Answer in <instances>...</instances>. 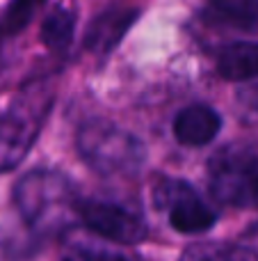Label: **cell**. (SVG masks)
Wrapping results in <instances>:
<instances>
[{
  "instance_id": "7c38bea8",
  "label": "cell",
  "mask_w": 258,
  "mask_h": 261,
  "mask_svg": "<svg viewBox=\"0 0 258 261\" xmlns=\"http://www.w3.org/2000/svg\"><path fill=\"white\" fill-rule=\"evenodd\" d=\"M76 30V14L69 7H57L41 23V41L50 50H64L73 39Z\"/></svg>"
},
{
  "instance_id": "52a82bcc",
  "label": "cell",
  "mask_w": 258,
  "mask_h": 261,
  "mask_svg": "<svg viewBox=\"0 0 258 261\" xmlns=\"http://www.w3.org/2000/svg\"><path fill=\"white\" fill-rule=\"evenodd\" d=\"M222 128V117L208 106H190L174 119V135L185 147H204L213 142Z\"/></svg>"
},
{
  "instance_id": "277c9868",
  "label": "cell",
  "mask_w": 258,
  "mask_h": 261,
  "mask_svg": "<svg viewBox=\"0 0 258 261\" xmlns=\"http://www.w3.org/2000/svg\"><path fill=\"white\" fill-rule=\"evenodd\" d=\"M210 193L229 206H258V151L247 147H227L210 158Z\"/></svg>"
},
{
  "instance_id": "8fae6325",
  "label": "cell",
  "mask_w": 258,
  "mask_h": 261,
  "mask_svg": "<svg viewBox=\"0 0 258 261\" xmlns=\"http://www.w3.org/2000/svg\"><path fill=\"white\" fill-rule=\"evenodd\" d=\"M208 12L217 21L247 32H258V0H215Z\"/></svg>"
},
{
  "instance_id": "7a4b0ae2",
  "label": "cell",
  "mask_w": 258,
  "mask_h": 261,
  "mask_svg": "<svg viewBox=\"0 0 258 261\" xmlns=\"http://www.w3.org/2000/svg\"><path fill=\"white\" fill-rule=\"evenodd\" d=\"M53 96L55 92L48 83L37 81L14 99L0 119V172L14 170L27 156L50 113Z\"/></svg>"
},
{
  "instance_id": "8992f818",
  "label": "cell",
  "mask_w": 258,
  "mask_h": 261,
  "mask_svg": "<svg viewBox=\"0 0 258 261\" xmlns=\"http://www.w3.org/2000/svg\"><path fill=\"white\" fill-rule=\"evenodd\" d=\"M78 216L82 218L87 229L114 243H140L146 236V225L137 213L114 202H82L78 204Z\"/></svg>"
},
{
  "instance_id": "9a60e30c",
  "label": "cell",
  "mask_w": 258,
  "mask_h": 261,
  "mask_svg": "<svg viewBox=\"0 0 258 261\" xmlns=\"http://www.w3.org/2000/svg\"><path fill=\"white\" fill-rule=\"evenodd\" d=\"M240 101H242V106H245L247 110H254V113H258V85L247 87V90L242 92Z\"/></svg>"
},
{
  "instance_id": "ba28073f",
  "label": "cell",
  "mask_w": 258,
  "mask_h": 261,
  "mask_svg": "<svg viewBox=\"0 0 258 261\" xmlns=\"http://www.w3.org/2000/svg\"><path fill=\"white\" fill-rule=\"evenodd\" d=\"M217 71L227 81L258 78V41H236L219 50Z\"/></svg>"
},
{
  "instance_id": "5bb4252c",
  "label": "cell",
  "mask_w": 258,
  "mask_h": 261,
  "mask_svg": "<svg viewBox=\"0 0 258 261\" xmlns=\"http://www.w3.org/2000/svg\"><path fill=\"white\" fill-rule=\"evenodd\" d=\"M32 12H35V5H27V3H18L12 5L7 9V14L3 16L0 21V32H16L30 21Z\"/></svg>"
},
{
  "instance_id": "4fadbf2b",
  "label": "cell",
  "mask_w": 258,
  "mask_h": 261,
  "mask_svg": "<svg viewBox=\"0 0 258 261\" xmlns=\"http://www.w3.org/2000/svg\"><path fill=\"white\" fill-rule=\"evenodd\" d=\"M64 261H142L133 254L123 252H108V250L99 248H87V245H71V250H67Z\"/></svg>"
},
{
  "instance_id": "6da1fadb",
  "label": "cell",
  "mask_w": 258,
  "mask_h": 261,
  "mask_svg": "<svg viewBox=\"0 0 258 261\" xmlns=\"http://www.w3.org/2000/svg\"><path fill=\"white\" fill-rule=\"evenodd\" d=\"M14 204L21 218L37 231H53L78 211L73 186L62 172L32 170L14 186Z\"/></svg>"
},
{
  "instance_id": "5b68a950",
  "label": "cell",
  "mask_w": 258,
  "mask_h": 261,
  "mask_svg": "<svg viewBox=\"0 0 258 261\" xmlns=\"http://www.w3.org/2000/svg\"><path fill=\"white\" fill-rule=\"evenodd\" d=\"M153 202L167 213L169 225L181 234H201L217 220L215 211L197 195L190 184L178 179H163L153 188Z\"/></svg>"
},
{
  "instance_id": "30bf717a",
  "label": "cell",
  "mask_w": 258,
  "mask_h": 261,
  "mask_svg": "<svg viewBox=\"0 0 258 261\" xmlns=\"http://www.w3.org/2000/svg\"><path fill=\"white\" fill-rule=\"evenodd\" d=\"M178 261H258V252L238 243L199 241L187 245Z\"/></svg>"
},
{
  "instance_id": "3957f363",
  "label": "cell",
  "mask_w": 258,
  "mask_h": 261,
  "mask_svg": "<svg viewBox=\"0 0 258 261\" xmlns=\"http://www.w3.org/2000/svg\"><path fill=\"white\" fill-rule=\"evenodd\" d=\"M80 158L101 176L133 174L146 158L144 144L128 130L105 119H89L76 135Z\"/></svg>"
},
{
  "instance_id": "9c48e42d",
  "label": "cell",
  "mask_w": 258,
  "mask_h": 261,
  "mask_svg": "<svg viewBox=\"0 0 258 261\" xmlns=\"http://www.w3.org/2000/svg\"><path fill=\"white\" fill-rule=\"evenodd\" d=\"M137 12H108L103 16H99L94 21V25L89 28L87 32V48L96 50V53H105L110 50L119 39L121 35L128 30L133 21H135Z\"/></svg>"
}]
</instances>
